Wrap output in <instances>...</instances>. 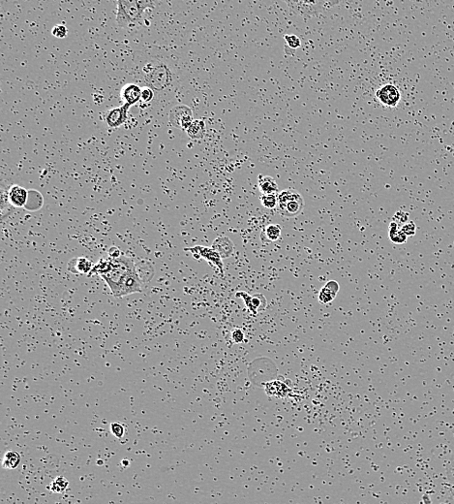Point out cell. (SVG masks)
<instances>
[{"instance_id":"1","label":"cell","mask_w":454,"mask_h":504,"mask_svg":"<svg viewBox=\"0 0 454 504\" xmlns=\"http://www.w3.org/2000/svg\"><path fill=\"white\" fill-rule=\"evenodd\" d=\"M118 11L116 21L123 28L140 26L144 22V15L154 7L152 0H117Z\"/></svg>"},{"instance_id":"2","label":"cell","mask_w":454,"mask_h":504,"mask_svg":"<svg viewBox=\"0 0 454 504\" xmlns=\"http://www.w3.org/2000/svg\"><path fill=\"white\" fill-rule=\"evenodd\" d=\"M141 74L145 86L153 90L161 91L169 88L173 83V72L161 61L146 63L141 69Z\"/></svg>"},{"instance_id":"3","label":"cell","mask_w":454,"mask_h":504,"mask_svg":"<svg viewBox=\"0 0 454 504\" xmlns=\"http://www.w3.org/2000/svg\"><path fill=\"white\" fill-rule=\"evenodd\" d=\"M135 270L136 265L134 264L133 260L129 257L121 255L119 258H112V268L107 274L101 275V277L108 285L112 295L118 298L123 279L126 277L127 274Z\"/></svg>"},{"instance_id":"4","label":"cell","mask_w":454,"mask_h":504,"mask_svg":"<svg viewBox=\"0 0 454 504\" xmlns=\"http://www.w3.org/2000/svg\"><path fill=\"white\" fill-rule=\"evenodd\" d=\"M304 199L301 194L292 188L278 193V210L285 218H296L302 212Z\"/></svg>"},{"instance_id":"5","label":"cell","mask_w":454,"mask_h":504,"mask_svg":"<svg viewBox=\"0 0 454 504\" xmlns=\"http://www.w3.org/2000/svg\"><path fill=\"white\" fill-rule=\"evenodd\" d=\"M294 14L305 18L317 17L325 8L326 0H283Z\"/></svg>"},{"instance_id":"6","label":"cell","mask_w":454,"mask_h":504,"mask_svg":"<svg viewBox=\"0 0 454 504\" xmlns=\"http://www.w3.org/2000/svg\"><path fill=\"white\" fill-rule=\"evenodd\" d=\"M375 96L382 105L389 108H394L400 103V90L392 84H387L379 88Z\"/></svg>"},{"instance_id":"7","label":"cell","mask_w":454,"mask_h":504,"mask_svg":"<svg viewBox=\"0 0 454 504\" xmlns=\"http://www.w3.org/2000/svg\"><path fill=\"white\" fill-rule=\"evenodd\" d=\"M169 121L174 127L186 130L192 123V121H194L193 112L190 107L185 105L175 106L169 114Z\"/></svg>"},{"instance_id":"8","label":"cell","mask_w":454,"mask_h":504,"mask_svg":"<svg viewBox=\"0 0 454 504\" xmlns=\"http://www.w3.org/2000/svg\"><path fill=\"white\" fill-rule=\"evenodd\" d=\"M185 250L192 252L196 258H204L207 262L215 265L219 271L223 273L224 271V265H223V258L221 255L211 246V247H206V246H195L191 248H185Z\"/></svg>"},{"instance_id":"9","label":"cell","mask_w":454,"mask_h":504,"mask_svg":"<svg viewBox=\"0 0 454 504\" xmlns=\"http://www.w3.org/2000/svg\"><path fill=\"white\" fill-rule=\"evenodd\" d=\"M141 279L137 273V270H135L132 273L127 274L126 277L123 279L119 289L118 298H122L134 293H141Z\"/></svg>"},{"instance_id":"10","label":"cell","mask_w":454,"mask_h":504,"mask_svg":"<svg viewBox=\"0 0 454 504\" xmlns=\"http://www.w3.org/2000/svg\"><path fill=\"white\" fill-rule=\"evenodd\" d=\"M131 107L128 103H124L121 107L108 111L106 115V122L110 128H117L124 124L128 119V111Z\"/></svg>"},{"instance_id":"11","label":"cell","mask_w":454,"mask_h":504,"mask_svg":"<svg viewBox=\"0 0 454 504\" xmlns=\"http://www.w3.org/2000/svg\"><path fill=\"white\" fill-rule=\"evenodd\" d=\"M121 99L129 105H135L141 101V88L136 84H127L120 91Z\"/></svg>"},{"instance_id":"12","label":"cell","mask_w":454,"mask_h":504,"mask_svg":"<svg viewBox=\"0 0 454 504\" xmlns=\"http://www.w3.org/2000/svg\"><path fill=\"white\" fill-rule=\"evenodd\" d=\"M9 199L16 208H23L28 199V191L20 186H12L9 188Z\"/></svg>"},{"instance_id":"13","label":"cell","mask_w":454,"mask_h":504,"mask_svg":"<svg viewBox=\"0 0 454 504\" xmlns=\"http://www.w3.org/2000/svg\"><path fill=\"white\" fill-rule=\"evenodd\" d=\"M212 247L221 255V257L223 259L231 257L233 255L234 251H235V244H234V242L231 241L230 238L225 237V236L218 237L216 240L213 241Z\"/></svg>"},{"instance_id":"14","label":"cell","mask_w":454,"mask_h":504,"mask_svg":"<svg viewBox=\"0 0 454 504\" xmlns=\"http://www.w3.org/2000/svg\"><path fill=\"white\" fill-rule=\"evenodd\" d=\"M339 291V284L335 280H329L326 282L324 287L321 289L319 294V301L321 304L325 305L327 303L332 302L335 299L336 295Z\"/></svg>"},{"instance_id":"15","label":"cell","mask_w":454,"mask_h":504,"mask_svg":"<svg viewBox=\"0 0 454 504\" xmlns=\"http://www.w3.org/2000/svg\"><path fill=\"white\" fill-rule=\"evenodd\" d=\"M93 264L87 258H77L69 262L68 269L75 274H89L93 269Z\"/></svg>"},{"instance_id":"16","label":"cell","mask_w":454,"mask_h":504,"mask_svg":"<svg viewBox=\"0 0 454 504\" xmlns=\"http://www.w3.org/2000/svg\"><path fill=\"white\" fill-rule=\"evenodd\" d=\"M258 185L261 194H278V186L271 175H259Z\"/></svg>"},{"instance_id":"17","label":"cell","mask_w":454,"mask_h":504,"mask_svg":"<svg viewBox=\"0 0 454 504\" xmlns=\"http://www.w3.org/2000/svg\"><path fill=\"white\" fill-rule=\"evenodd\" d=\"M188 136L193 140L203 139L206 135V123L202 120H194L186 129Z\"/></svg>"},{"instance_id":"18","label":"cell","mask_w":454,"mask_h":504,"mask_svg":"<svg viewBox=\"0 0 454 504\" xmlns=\"http://www.w3.org/2000/svg\"><path fill=\"white\" fill-rule=\"evenodd\" d=\"M389 240L396 244L405 243L408 239V236L399 228V224L395 221H392L389 224Z\"/></svg>"},{"instance_id":"19","label":"cell","mask_w":454,"mask_h":504,"mask_svg":"<svg viewBox=\"0 0 454 504\" xmlns=\"http://www.w3.org/2000/svg\"><path fill=\"white\" fill-rule=\"evenodd\" d=\"M9 188H5L4 186L1 187V192H0V208H1V215L2 219H5L7 215H9L13 211V208H15L10 202L9 199Z\"/></svg>"},{"instance_id":"20","label":"cell","mask_w":454,"mask_h":504,"mask_svg":"<svg viewBox=\"0 0 454 504\" xmlns=\"http://www.w3.org/2000/svg\"><path fill=\"white\" fill-rule=\"evenodd\" d=\"M22 457L17 451H8L2 460V467L5 470H15L21 463Z\"/></svg>"},{"instance_id":"21","label":"cell","mask_w":454,"mask_h":504,"mask_svg":"<svg viewBox=\"0 0 454 504\" xmlns=\"http://www.w3.org/2000/svg\"><path fill=\"white\" fill-rule=\"evenodd\" d=\"M111 268H112V258L108 256V258H103L99 260V262L93 267L91 273L103 275L109 272Z\"/></svg>"},{"instance_id":"22","label":"cell","mask_w":454,"mask_h":504,"mask_svg":"<svg viewBox=\"0 0 454 504\" xmlns=\"http://www.w3.org/2000/svg\"><path fill=\"white\" fill-rule=\"evenodd\" d=\"M68 486H69L68 480L66 478H64V477H62V476H59V477L55 478L54 480H53V482L51 483V485L49 487V490H51L53 493H64L66 489L68 488Z\"/></svg>"},{"instance_id":"23","label":"cell","mask_w":454,"mask_h":504,"mask_svg":"<svg viewBox=\"0 0 454 504\" xmlns=\"http://www.w3.org/2000/svg\"><path fill=\"white\" fill-rule=\"evenodd\" d=\"M281 227L278 224H271L264 229L266 234V239L268 241H278L281 237Z\"/></svg>"},{"instance_id":"24","label":"cell","mask_w":454,"mask_h":504,"mask_svg":"<svg viewBox=\"0 0 454 504\" xmlns=\"http://www.w3.org/2000/svg\"><path fill=\"white\" fill-rule=\"evenodd\" d=\"M260 203L263 208L273 209L278 206V194H262Z\"/></svg>"},{"instance_id":"25","label":"cell","mask_w":454,"mask_h":504,"mask_svg":"<svg viewBox=\"0 0 454 504\" xmlns=\"http://www.w3.org/2000/svg\"><path fill=\"white\" fill-rule=\"evenodd\" d=\"M285 41H286V47L291 49L293 54H294L295 50L301 46V41H300L299 37L296 35H293V34L285 35Z\"/></svg>"},{"instance_id":"26","label":"cell","mask_w":454,"mask_h":504,"mask_svg":"<svg viewBox=\"0 0 454 504\" xmlns=\"http://www.w3.org/2000/svg\"><path fill=\"white\" fill-rule=\"evenodd\" d=\"M52 34H53V36H54L55 38L63 39V38H65L68 35V29H67V27L65 26L64 24L60 23V24H57V25H55V26L53 27Z\"/></svg>"},{"instance_id":"27","label":"cell","mask_w":454,"mask_h":504,"mask_svg":"<svg viewBox=\"0 0 454 504\" xmlns=\"http://www.w3.org/2000/svg\"><path fill=\"white\" fill-rule=\"evenodd\" d=\"M110 429H111L112 435L118 439L123 438V436L125 434V427L120 423H112L110 425Z\"/></svg>"},{"instance_id":"28","label":"cell","mask_w":454,"mask_h":504,"mask_svg":"<svg viewBox=\"0 0 454 504\" xmlns=\"http://www.w3.org/2000/svg\"><path fill=\"white\" fill-rule=\"evenodd\" d=\"M154 98V90L148 87L141 88V100L142 102L148 103Z\"/></svg>"},{"instance_id":"29","label":"cell","mask_w":454,"mask_h":504,"mask_svg":"<svg viewBox=\"0 0 454 504\" xmlns=\"http://www.w3.org/2000/svg\"><path fill=\"white\" fill-rule=\"evenodd\" d=\"M402 231L408 236V237H412L415 235V232H417V226L415 224L412 222V221H408L407 223L403 224L402 227H401Z\"/></svg>"},{"instance_id":"30","label":"cell","mask_w":454,"mask_h":504,"mask_svg":"<svg viewBox=\"0 0 454 504\" xmlns=\"http://www.w3.org/2000/svg\"><path fill=\"white\" fill-rule=\"evenodd\" d=\"M446 477L448 482L450 483L454 487V455L452 458L449 460L447 467H446Z\"/></svg>"},{"instance_id":"31","label":"cell","mask_w":454,"mask_h":504,"mask_svg":"<svg viewBox=\"0 0 454 504\" xmlns=\"http://www.w3.org/2000/svg\"><path fill=\"white\" fill-rule=\"evenodd\" d=\"M395 222H397L399 225L400 224H405L409 221V213L408 212H405L403 210H399L397 211L395 214H394V220Z\"/></svg>"},{"instance_id":"32","label":"cell","mask_w":454,"mask_h":504,"mask_svg":"<svg viewBox=\"0 0 454 504\" xmlns=\"http://www.w3.org/2000/svg\"><path fill=\"white\" fill-rule=\"evenodd\" d=\"M272 385H273L274 387L276 386V385H275V383H274V382L272 383ZM282 385H283V384L279 383V386H278V387H275V388H280ZM275 388H270V387L268 386V388H267V391H268V393H269V394H273V395H276V397H285V394H287V387H284V388H281V391H280V392H278V393L276 392ZM278 390H280V389H278Z\"/></svg>"},{"instance_id":"33","label":"cell","mask_w":454,"mask_h":504,"mask_svg":"<svg viewBox=\"0 0 454 504\" xmlns=\"http://www.w3.org/2000/svg\"><path fill=\"white\" fill-rule=\"evenodd\" d=\"M108 255L110 258H119V256H121V251L119 249V247L117 246H111L109 249H108Z\"/></svg>"},{"instance_id":"34","label":"cell","mask_w":454,"mask_h":504,"mask_svg":"<svg viewBox=\"0 0 454 504\" xmlns=\"http://www.w3.org/2000/svg\"><path fill=\"white\" fill-rule=\"evenodd\" d=\"M243 339H244V335L240 330H237L233 333V340H235L236 342H241Z\"/></svg>"},{"instance_id":"35","label":"cell","mask_w":454,"mask_h":504,"mask_svg":"<svg viewBox=\"0 0 454 504\" xmlns=\"http://www.w3.org/2000/svg\"><path fill=\"white\" fill-rule=\"evenodd\" d=\"M326 2L329 4V6H336L339 4V0H326Z\"/></svg>"}]
</instances>
